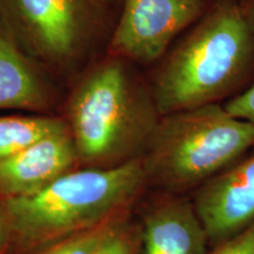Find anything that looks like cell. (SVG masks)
Returning <instances> with one entry per match:
<instances>
[{
  "label": "cell",
  "mask_w": 254,
  "mask_h": 254,
  "mask_svg": "<svg viewBox=\"0 0 254 254\" xmlns=\"http://www.w3.org/2000/svg\"><path fill=\"white\" fill-rule=\"evenodd\" d=\"M254 146V127L209 104L161 116L142 161L147 184L182 195L202 186Z\"/></svg>",
  "instance_id": "cell-4"
},
{
  "label": "cell",
  "mask_w": 254,
  "mask_h": 254,
  "mask_svg": "<svg viewBox=\"0 0 254 254\" xmlns=\"http://www.w3.org/2000/svg\"><path fill=\"white\" fill-rule=\"evenodd\" d=\"M147 185L142 158L63 174L33 194L4 199L7 232L27 249L63 240L123 217Z\"/></svg>",
  "instance_id": "cell-3"
},
{
  "label": "cell",
  "mask_w": 254,
  "mask_h": 254,
  "mask_svg": "<svg viewBox=\"0 0 254 254\" xmlns=\"http://www.w3.org/2000/svg\"><path fill=\"white\" fill-rule=\"evenodd\" d=\"M107 224L65 238L41 254H91Z\"/></svg>",
  "instance_id": "cell-13"
},
{
  "label": "cell",
  "mask_w": 254,
  "mask_h": 254,
  "mask_svg": "<svg viewBox=\"0 0 254 254\" xmlns=\"http://www.w3.org/2000/svg\"><path fill=\"white\" fill-rule=\"evenodd\" d=\"M160 118L146 75L105 51L73 79L64 117L85 167L142 158Z\"/></svg>",
  "instance_id": "cell-1"
},
{
  "label": "cell",
  "mask_w": 254,
  "mask_h": 254,
  "mask_svg": "<svg viewBox=\"0 0 254 254\" xmlns=\"http://www.w3.org/2000/svg\"><path fill=\"white\" fill-rule=\"evenodd\" d=\"M142 254H207L208 238L193 201L164 193L142 218Z\"/></svg>",
  "instance_id": "cell-9"
},
{
  "label": "cell",
  "mask_w": 254,
  "mask_h": 254,
  "mask_svg": "<svg viewBox=\"0 0 254 254\" xmlns=\"http://www.w3.org/2000/svg\"><path fill=\"white\" fill-rule=\"evenodd\" d=\"M146 75L161 116L220 104L254 80V36L238 1L218 0Z\"/></svg>",
  "instance_id": "cell-2"
},
{
  "label": "cell",
  "mask_w": 254,
  "mask_h": 254,
  "mask_svg": "<svg viewBox=\"0 0 254 254\" xmlns=\"http://www.w3.org/2000/svg\"><path fill=\"white\" fill-rule=\"evenodd\" d=\"M193 205L208 243L218 245L254 221V155L200 186Z\"/></svg>",
  "instance_id": "cell-7"
},
{
  "label": "cell",
  "mask_w": 254,
  "mask_h": 254,
  "mask_svg": "<svg viewBox=\"0 0 254 254\" xmlns=\"http://www.w3.org/2000/svg\"><path fill=\"white\" fill-rule=\"evenodd\" d=\"M78 164L69 132L55 133L0 160V195L4 199L33 194Z\"/></svg>",
  "instance_id": "cell-8"
},
{
  "label": "cell",
  "mask_w": 254,
  "mask_h": 254,
  "mask_svg": "<svg viewBox=\"0 0 254 254\" xmlns=\"http://www.w3.org/2000/svg\"><path fill=\"white\" fill-rule=\"evenodd\" d=\"M238 5L254 36V0H238Z\"/></svg>",
  "instance_id": "cell-16"
},
{
  "label": "cell",
  "mask_w": 254,
  "mask_h": 254,
  "mask_svg": "<svg viewBox=\"0 0 254 254\" xmlns=\"http://www.w3.org/2000/svg\"><path fill=\"white\" fill-rule=\"evenodd\" d=\"M141 230L122 217L109 222L91 254H139Z\"/></svg>",
  "instance_id": "cell-12"
},
{
  "label": "cell",
  "mask_w": 254,
  "mask_h": 254,
  "mask_svg": "<svg viewBox=\"0 0 254 254\" xmlns=\"http://www.w3.org/2000/svg\"><path fill=\"white\" fill-rule=\"evenodd\" d=\"M68 129L63 117L6 116L0 117V160L18 153L47 135Z\"/></svg>",
  "instance_id": "cell-11"
},
{
  "label": "cell",
  "mask_w": 254,
  "mask_h": 254,
  "mask_svg": "<svg viewBox=\"0 0 254 254\" xmlns=\"http://www.w3.org/2000/svg\"><path fill=\"white\" fill-rule=\"evenodd\" d=\"M211 254H254V221L218 244Z\"/></svg>",
  "instance_id": "cell-15"
},
{
  "label": "cell",
  "mask_w": 254,
  "mask_h": 254,
  "mask_svg": "<svg viewBox=\"0 0 254 254\" xmlns=\"http://www.w3.org/2000/svg\"><path fill=\"white\" fill-rule=\"evenodd\" d=\"M227 1H238V0H227Z\"/></svg>",
  "instance_id": "cell-19"
},
{
  "label": "cell",
  "mask_w": 254,
  "mask_h": 254,
  "mask_svg": "<svg viewBox=\"0 0 254 254\" xmlns=\"http://www.w3.org/2000/svg\"><path fill=\"white\" fill-rule=\"evenodd\" d=\"M110 23L91 0H0V24L55 79L73 81L97 58Z\"/></svg>",
  "instance_id": "cell-5"
},
{
  "label": "cell",
  "mask_w": 254,
  "mask_h": 254,
  "mask_svg": "<svg viewBox=\"0 0 254 254\" xmlns=\"http://www.w3.org/2000/svg\"><path fill=\"white\" fill-rule=\"evenodd\" d=\"M222 105L231 116L254 127V80L245 90L230 98Z\"/></svg>",
  "instance_id": "cell-14"
},
{
  "label": "cell",
  "mask_w": 254,
  "mask_h": 254,
  "mask_svg": "<svg viewBox=\"0 0 254 254\" xmlns=\"http://www.w3.org/2000/svg\"><path fill=\"white\" fill-rule=\"evenodd\" d=\"M91 1L110 18H112V14L117 12L122 4V0H91Z\"/></svg>",
  "instance_id": "cell-17"
},
{
  "label": "cell",
  "mask_w": 254,
  "mask_h": 254,
  "mask_svg": "<svg viewBox=\"0 0 254 254\" xmlns=\"http://www.w3.org/2000/svg\"><path fill=\"white\" fill-rule=\"evenodd\" d=\"M6 232H7V227H6L5 218H4V215H2L1 209H0V246H1L2 240H4Z\"/></svg>",
  "instance_id": "cell-18"
},
{
  "label": "cell",
  "mask_w": 254,
  "mask_h": 254,
  "mask_svg": "<svg viewBox=\"0 0 254 254\" xmlns=\"http://www.w3.org/2000/svg\"><path fill=\"white\" fill-rule=\"evenodd\" d=\"M56 79L31 59L0 24V110L45 113L56 106Z\"/></svg>",
  "instance_id": "cell-10"
},
{
  "label": "cell",
  "mask_w": 254,
  "mask_h": 254,
  "mask_svg": "<svg viewBox=\"0 0 254 254\" xmlns=\"http://www.w3.org/2000/svg\"><path fill=\"white\" fill-rule=\"evenodd\" d=\"M218 0H122L105 52L151 67Z\"/></svg>",
  "instance_id": "cell-6"
}]
</instances>
